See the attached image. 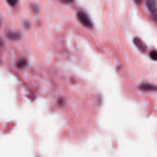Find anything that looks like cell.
Masks as SVG:
<instances>
[{
	"mask_svg": "<svg viewBox=\"0 0 157 157\" xmlns=\"http://www.w3.org/2000/svg\"><path fill=\"white\" fill-rule=\"evenodd\" d=\"M139 88L145 91H148V90H156V86L153 85L149 84V83H143L141 84L139 86Z\"/></svg>",
	"mask_w": 157,
	"mask_h": 157,
	"instance_id": "cell-4",
	"label": "cell"
},
{
	"mask_svg": "<svg viewBox=\"0 0 157 157\" xmlns=\"http://www.w3.org/2000/svg\"><path fill=\"white\" fill-rule=\"evenodd\" d=\"M8 36L12 40H17L20 37V34L17 33H9L8 34Z\"/></svg>",
	"mask_w": 157,
	"mask_h": 157,
	"instance_id": "cell-6",
	"label": "cell"
},
{
	"mask_svg": "<svg viewBox=\"0 0 157 157\" xmlns=\"http://www.w3.org/2000/svg\"><path fill=\"white\" fill-rule=\"evenodd\" d=\"M133 42L136 47L142 52H145L147 50V47L144 42L138 37H136L133 39Z\"/></svg>",
	"mask_w": 157,
	"mask_h": 157,
	"instance_id": "cell-2",
	"label": "cell"
},
{
	"mask_svg": "<svg viewBox=\"0 0 157 157\" xmlns=\"http://www.w3.org/2000/svg\"><path fill=\"white\" fill-rule=\"evenodd\" d=\"M7 2L10 6H15L18 2V0H7Z\"/></svg>",
	"mask_w": 157,
	"mask_h": 157,
	"instance_id": "cell-8",
	"label": "cell"
},
{
	"mask_svg": "<svg viewBox=\"0 0 157 157\" xmlns=\"http://www.w3.org/2000/svg\"><path fill=\"white\" fill-rule=\"evenodd\" d=\"M134 1L135 3H136L137 4H140L142 1V0H134Z\"/></svg>",
	"mask_w": 157,
	"mask_h": 157,
	"instance_id": "cell-11",
	"label": "cell"
},
{
	"mask_svg": "<svg viewBox=\"0 0 157 157\" xmlns=\"http://www.w3.org/2000/svg\"><path fill=\"white\" fill-rule=\"evenodd\" d=\"M150 57L153 60L156 61V59H157V52H156V51L155 50H151L150 52Z\"/></svg>",
	"mask_w": 157,
	"mask_h": 157,
	"instance_id": "cell-7",
	"label": "cell"
},
{
	"mask_svg": "<svg viewBox=\"0 0 157 157\" xmlns=\"http://www.w3.org/2000/svg\"><path fill=\"white\" fill-rule=\"evenodd\" d=\"M25 26H26V28H29V23H28V22H26L25 23Z\"/></svg>",
	"mask_w": 157,
	"mask_h": 157,
	"instance_id": "cell-12",
	"label": "cell"
},
{
	"mask_svg": "<svg viewBox=\"0 0 157 157\" xmlns=\"http://www.w3.org/2000/svg\"><path fill=\"white\" fill-rule=\"evenodd\" d=\"M31 9L33 10V12H37L38 10H39L38 6L37 5H36V4H33L31 6Z\"/></svg>",
	"mask_w": 157,
	"mask_h": 157,
	"instance_id": "cell-9",
	"label": "cell"
},
{
	"mask_svg": "<svg viewBox=\"0 0 157 157\" xmlns=\"http://www.w3.org/2000/svg\"><path fill=\"white\" fill-rule=\"evenodd\" d=\"M77 17L78 20L86 28H91L93 26L92 22L91 20L90 19L88 15L83 12V11H79L77 13Z\"/></svg>",
	"mask_w": 157,
	"mask_h": 157,
	"instance_id": "cell-1",
	"label": "cell"
},
{
	"mask_svg": "<svg viewBox=\"0 0 157 157\" xmlns=\"http://www.w3.org/2000/svg\"><path fill=\"white\" fill-rule=\"evenodd\" d=\"M60 1L63 3H64V4H69V3H71L74 1V0H60Z\"/></svg>",
	"mask_w": 157,
	"mask_h": 157,
	"instance_id": "cell-10",
	"label": "cell"
},
{
	"mask_svg": "<svg viewBox=\"0 0 157 157\" xmlns=\"http://www.w3.org/2000/svg\"><path fill=\"white\" fill-rule=\"evenodd\" d=\"M146 4L148 10L154 15V18H156V0H147Z\"/></svg>",
	"mask_w": 157,
	"mask_h": 157,
	"instance_id": "cell-3",
	"label": "cell"
},
{
	"mask_svg": "<svg viewBox=\"0 0 157 157\" xmlns=\"http://www.w3.org/2000/svg\"><path fill=\"white\" fill-rule=\"evenodd\" d=\"M27 64V60L25 58H21L17 63V66L18 68L22 69L25 67Z\"/></svg>",
	"mask_w": 157,
	"mask_h": 157,
	"instance_id": "cell-5",
	"label": "cell"
}]
</instances>
